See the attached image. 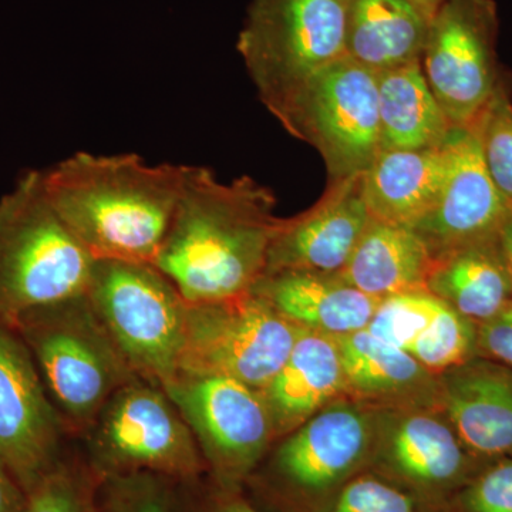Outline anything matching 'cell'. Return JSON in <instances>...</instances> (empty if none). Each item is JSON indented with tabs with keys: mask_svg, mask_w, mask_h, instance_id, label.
Returning <instances> with one entry per match:
<instances>
[{
	"mask_svg": "<svg viewBox=\"0 0 512 512\" xmlns=\"http://www.w3.org/2000/svg\"><path fill=\"white\" fill-rule=\"evenodd\" d=\"M271 190L251 177L222 183L210 168L188 165L184 188L156 268L187 302L251 291L264 275L281 218Z\"/></svg>",
	"mask_w": 512,
	"mask_h": 512,
	"instance_id": "obj_1",
	"label": "cell"
},
{
	"mask_svg": "<svg viewBox=\"0 0 512 512\" xmlns=\"http://www.w3.org/2000/svg\"><path fill=\"white\" fill-rule=\"evenodd\" d=\"M188 165L73 154L43 170L50 204L94 261L156 264Z\"/></svg>",
	"mask_w": 512,
	"mask_h": 512,
	"instance_id": "obj_2",
	"label": "cell"
},
{
	"mask_svg": "<svg viewBox=\"0 0 512 512\" xmlns=\"http://www.w3.org/2000/svg\"><path fill=\"white\" fill-rule=\"evenodd\" d=\"M94 264L50 204L43 170L25 171L0 198V322L84 295Z\"/></svg>",
	"mask_w": 512,
	"mask_h": 512,
	"instance_id": "obj_3",
	"label": "cell"
},
{
	"mask_svg": "<svg viewBox=\"0 0 512 512\" xmlns=\"http://www.w3.org/2000/svg\"><path fill=\"white\" fill-rule=\"evenodd\" d=\"M373 409L340 399L284 436L245 484L269 512H325L369 468Z\"/></svg>",
	"mask_w": 512,
	"mask_h": 512,
	"instance_id": "obj_4",
	"label": "cell"
},
{
	"mask_svg": "<svg viewBox=\"0 0 512 512\" xmlns=\"http://www.w3.org/2000/svg\"><path fill=\"white\" fill-rule=\"evenodd\" d=\"M70 433H87L107 402L138 379L84 295L40 306L12 326Z\"/></svg>",
	"mask_w": 512,
	"mask_h": 512,
	"instance_id": "obj_5",
	"label": "cell"
},
{
	"mask_svg": "<svg viewBox=\"0 0 512 512\" xmlns=\"http://www.w3.org/2000/svg\"><path fill=\"white\" fill-rule=\"evenodd\" d=\"M86 295L138 377L161 389L177 377L188 302L163 272L150 264L96 261Z\"/></svg>",
	"mask_w": 512,
	"mask_h": 512,
	"instance_id": "obj_6",
	"label": "cell"
},
{
	"mask_svg": "<svg viewBox=\"0 0 512 512\" xmlns=\"http://www.w3.org/2000/svg\"><path fill=\"white\" fill-rule=\"evenodd\" d=\"M87 434V461L103 480L151 474L183 484L207 476L183 414L141 377L111 397Z\"/></svg>",
	"mask_w": 512,
	"mask_h": 512,
	"instance_id": "obj_7",
	"label": "cell"
},
{
	"mask_svg": "<svg viewBox=\"0 0 512 512\" xmlns=\"http://www.w3.org/2000/svg\"><path fill=\"white\" fill-rule=\"evenodd\" d=\"M271 113L319 151L330 181L365 173L380 151L377 74L348 56L313 74Z\"/></svg>",
	"mask_w": 512,
	"mask_h": 512,
	"instance_id": "obj_8",
	"label": "cell"
},
{
	"mask_svg": "<svg viewBox=\"0 0 512 512\" xmlns=\"http://www.w3.org/2000/svg\"><path fill=\"white\" fill-rule=\"evenodd\" d=\"M348 0H252L238 52L274 110L303 82L346 56Z\"/></svg>",
	"mask_w": 512,
	"mask_h": 512,
	"instance_id": "obj_9",
	"label": "cell"
},
{
	"mask_svg": "<svg viewBox=\"0 0 512 512\" xmlns=\"http://www.w3.org/2000/svg\"><path fill=\"white\" fill-rule=\"evenodd\" d=\"M301 329L251 291L188 302L178 375L229 377L262 390L288 359Z\"/></svg>",
	"mask_w": 512,
	"mask_h": 512,
	"instance_id": "obj_10",
	"label": "cell"
},
{
	"mask_svg": "<svg viewBox=\"0 0 512 512\" xmlns=\"http://www.w3.org/2000/svg\"><path fill=\"white\" fill-rule=\"evenodd\" d=\"M163 390L190 426L207 477L227 490H244L276 440L261 392L229 377L183 373Z\"/></svg>",
	"mask_w": 512,
	"mask_h": 512,
	"instance_id": "obj_11",
	"label": "cell"
},
{
	"mask_svg": "<svg viewBox=\"0 0 512 512\" xmlns=\"http://www.w3.org/2000/svg\"><path fill=\"white\" fill-rule=\"evenodd\" d=\"M494 0H444L430 19L421 69L453 127H473L504 87Z\"/></svg>",
	"mask_w": 512,
	"mask_h": 512,
	"instance_id": "obj_12",
	"label": "cell"
},
{
	"mask_svg": "<svg viewBox=\"0 0 512 512\" xmlns=\"http://www.w3.org/2000/svg\"><path fill=\"white\" fill-rule=\"evenodd\" d=\"M488 463L458 439L440 409H373L369 468L426 512H440Z\"/></svg>",
	"mask_w": 512,
	"mask_h": 512,
	"instance_id": "obj_13",
	"label": "cell"
},
{
	"mask_svg": "<svg viewBox=\"0 0 512 512\" xmlns=\"http://www.w3.org/2000/svg\"><path fill=\"white\" fill-rule=\"evenodd\" d=\"M67 433L28 346L0 322V458L26 493L66 456Z\"/></svg>",
	"mask_w": 512,
	"mask_h": 512,
	"instance_id": "obj_14",
	"label": "cell"
},
{
	"mask_svg": "<svg viewBox=\"0 0 512 512\" xmlns=\"http://www.w3.org/2000/svg\"><path fill=\"white\" fill-rule=\"evenodd\" d=\"M444 144L448 157L446 180L431 210L410 227L423 239L433 259L498 237L512 215V208L485 168L476 131L453 127Z\"/></svg>",
	"mask_w": 512,
	"mask_h": 512,
	"instance_id": "obj_15",
	"label": "cell"
},
{
	"mask_svg": "<svg viewBox=\"0 0 512 512\" xmlns=\"http://www.w3.org/2000/svg\"><path fill=\"white\" fill-rule=\"evenodd\" d=\"M369 221L363 174L330 181L328 190L311 210L281 221L269 247L264 274H340Z\"/></svg>",
	"mask_w": 512,
	"mask_h": 512,
	"instance_id": "obj_16",
	"label": "cell"
},
{
	"mask_svg": "<svg viewBox=\"0 0 512 512\" xmlns=\"http://www.w3.org/2000/svg\"><path fill=\"white\" fill-rule=\"evenodd\" d=\"M439 376V407L484 463L512 456V369L477 356Z\"/></svg>",
	"mask_w": 512,
	"mask_h": 512,
	"instance_id": "obj_17",
	"label": "cell"
},
{
	"mask_svg": "<svg viewBox=\"0 0 512 512\" xmlns=\"http://www.w3.org/2000/svg\"><path fill=\"white\" fill-rule=\"evenodd\" d=\"M349 399L370 409H440L439 376L367 330L336 338Z\"/></svg>",
	"mask_w": 512,
	"mask_h": 512,
	"instance_id": "obj_18",
	"label": "cell"
},
{
	"mask_svg": "<svg viewBox=\"0 0 512 512\" xmlns=\"http://www.w3.org/2000/svg\"><path fill=\"white\" fill-rule=\"evenodd\" d=\"M275 436L284 437L329 404L348 397L338 340L301 329L291 353L264 389Z\"/></svg>",
	"mask_w": 512,
	"mask_h": 512,
	"instance_id": "obj_19",
	"label": "cell"
},
{
	"mask_svg": "<svg viewBox=\"0 0 512 512\" xmlns=\"http://www.w3.org/2000/svg\"><path fill=\"white\" fill-rule=\"evenodd\" d=\"M251 292L293 325L333 338L365 330L380 302L350 285L342 275L329 272L264 274Z\"/></svg>",
	"mask_w": 512,
	"mask_h": 512,
	"instance_id": "obj_20",
	"label": "cell"
},
{
	"mask_svg": "<svg viewBox=\"0 0 512 512\" xmlns=\"http://www.w3.org/2000/svg\"><path fill=\"white\" fill-rule=\"evenodd\" d=\"M447 167L444 143L419 150H380L363 173L370 217L413 227L439 197Z\"/></svg>",
	"mask_w": 512,
	"mask_h": 512,
	"instance_id": "obj_21",
	"label": "cell"
},
{
	"mask_svg": "<svg viewBox=\"0 0 512 512\" xmlns=\"http://www.w3.org/2000/svg\"><path fill=\"white\" fill-rule=\"evenodd\" d=\"M433 262L430 249L412 228L370 217L340 275L360 292L382 301L426 289Z\"/></svg>",
	"mask_w": 512,
	"mask_h": 512,
	"instance_id": "obj_22",
	"label": "cell"
},
{
	"mask_svg": "<svg viewBox=\"0 0 512 512\" xmlns=\"http://www.w3.org/2000/svg\"><path fill=\"white\" fill-rule=\"evenodd\" d=\"M426 289L477 326L500 315L512 305V281L498 237L434 259Z\"/></svg>",
	"mask_w": 512,
	"mask_h": 512,
	"instance_id": "obj_23",
	"label": "cell"
},
{
	"mask_svg": "<svg viewBox=\"0 0 512 512\" xmlns=\"http://www.w3.org/2000/svg\"><path fill=\"white\" fill-rule=\"evenodd\" d=\"M429 23L410 0H348L346 56L375 73L420 62Z\"/></svg>",
	"mask_w": 512,
	"mask_h": 512,
	"instance_id": "obj_24",
	"label": "cell"
},
{
	"mask_svg": "<svg viewBox=\"0 0 512 512\" xmlns=\"http://www.w3.org/2000/svg\"><path fill=\"white\" fill-rule=\"evenodd\" d=\"M377 74L380 150L441 146L450 120L430 90L420 62Z\"/></svg>",
	"mask_w": 512,
	"mask_h": 512,
	"instance_id": "obj_25",
	"label": "cell"
},
{
	"mask_svg": "<svg viewBox=\"0 0 512 512\" xmlns=\"http://www.w3.org/2000/svg\"><path fill=\"white\" fill-rule=\"evenodd\" d=\"M101 487L103 478L87 458L66 454L30 491L26 512H104Z\"/></svg>",
	"mask_w": 512,
	"mask_h": 512,
	"instance_id": "obj_26",
	"label": "cell"
},
{
	"mask_svg": "<svg viewBox=\"0 0 512 512\" xmlns=\"http://www.w3.org/2000/svg\"><path fill=\"white\" fill-rule=\"evenodd\" d=\"M485 168L512 208V101L505 86L474 124Z\"/></svg>",
	"mask_w": 512,
	"mask_h": 512,
	"instance_id": "obj_27",
	"label": "cell"
},
{
	"mask_svg": "<svg viewBox=\"0 0 512 512\" xmlns=\"http://www.w3.org/2000/svg\"><path fill=\"white\" fill-rule=\"evenodd\" d=\"M101 503L104 512H181L178 483L151 474L104 478Z\"/></svg>",
	"mask_w": 512,
	"mask_h": 512,
	"instance_id": "obj_28",
	"label": "cell"
},
{
	"mask_svg": "<svg viewBox=\"0 0 512 512\" xmlns=\"http://www.w3.org/2000/svg\"><path fill=\"white\" fill-rule=\"evenodd\" d=\"M440 512H512V456L481 468Z\"/></svg>",
	"mask_w": 512,
	"mask_h": 512,
	"instance_id": "obj_29",
	"label": "cell"
},
{
	"mask_svg": "<svg viewBox=\"0 0 512 512\" xmlns=\"http://www.w3.org/2000/svg\"><path fill=\"white\" fill-rule=\"evenodd\" d=\"M325 512H426L402 488L365 471L345 485Z\"/></svg>",
	"mask_w": 512,
	"mask_h": 512,
	"instance_id": "obj_30",
	"label": "cell"
},
{
	"mask_svg": "<svg viewBox=\"0 0 512 512\" xmlns=\"http://www.w3.org/2000/svg\"><path fill=\"white\" fill-rule=\"evenodd\" d=\"M181 512H269L255 503L245 490H227L207 476L178 484Z\"/></svg>",
	"mask_w": 512,
	"mask_h": 512,
	"instance_id": "obj_31",
	"label": "cell"
},
{
	"mask_svg": "<svg viewBox=\"0 0 512 512\" xmlns=\"http://www.w3.org/2000/svg\"><path fill=\"white\" fill-rule=\"evenodd\" d=\"M477 352L512 369V305L478 326Z\"/></svg>",
	"mask_w": 512,
	"mask_h": 512,
	"instance_id": "obj_32",
	"label": "cell"
},
{
	"mask_svg": "<svg viewBox=\"0 0 512 512\" xmlns=\"http://www.w3.org/2000/svg\"><path fill=\"white\" fill-rule=\"evenodd\" d=\"M29 494L0 458V512H26Z\"/></svg>",
	"mask_w": 512,
	"mask_h": 512,
	"instance_id": "obj_33",
	"label": "cell"
},
{
	"mask_svg": "<svg viewBox=\"0 0 512 512\" xmlns=\"http://www.w3.org/2000/svg\"><path fill=\"white\" fill-rule=\"evenodd\" d=\"M498 245L512 281V215L498 232Z\"/></svg>",
	"mask_w": 512,
	"mask_h": 512,
	"instance_id": "obj_34",
	"label": "cell"
},
{
	"mask_svg": "<svg viewBox=\"0 0 512 512\" xmlns=\"http://www.w3.org/2000/svg\"><path fill=\"white\" fill-rule=\"evenodd\" d=\"M414 6H417L427 16V18H433L434 13L437 9L443 5L444 0H410Z\"/></svg>",
	"mask_w": 512,
	"mask_h": 512,
	"instance_id": "obj_35",
	"label": "cell"
}]
</instances>
